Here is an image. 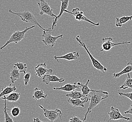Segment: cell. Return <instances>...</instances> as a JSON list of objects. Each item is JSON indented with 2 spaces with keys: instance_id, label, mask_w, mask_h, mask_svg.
Segmentation results:
<instances>
[{
  "instance_id": "6da1fadb",
  "label": "cell",
  "mask_w": 132,
  "mask_h": 122,
  "mask_svg": "<svg viewBox=\"0 0 132 122\" xmlns=\"http://www.w3.org/2000/svg\"><path fill=\"white\" fill-rule=\"evenodd\" d=\"M88 96L90 98V103L87 108V111L85 113L84 117L83 120L85 121L87 118V116L92 111L93 109L95 108L101 102L105 99L108 97V94H106L102 92H91L89 93Z\"/></svg>"
},
{
  "instance_id": "7a4b0ae2",
  "label": "cell",
  "mask_w": 132,
  "mask_h": 122,
  "mask_svg": "<svg viewBox=\"0 0 132 122\" xmlns=\"http://www.w3.org/2000/svg\"><path fill=\"white\" fill-rule=\"evenodd\" d=\"M9 12L10 13L13 14L14 15H15L16 16L19 17L21 19V21L23 22H24L27 23H31V24H36L43 31L46 30V29L42 27L41 25L39 23L37 19L35 18L33 13H32L31 12L27 10H25L23 12L16 13L15 12H14L13 11H12L11 9H10L9 10Z\"/></svg>"
},
{
  "instance_id": "3957f363",
  "label": "cell",
  "mask_w": 132,
  "mask_h": 122,
  "mask_svg": "<svg viewBox=\"0 0 132 122\" xmlns=\"http://www.w3.org/2000/svg\"><path fill=\"white\" fill-rule=\"evenodd\" d=\"M76 40L77 41H78L79 43V45L82 47V48L84 49L86 51V52L87 53L89 58H90L91 61L92 62V63L95 69H96L97 71L103 72V73H105L106 72H107L108 71L107 69L103 65H102V64H101L100 62L99 61H98L97 59H96L93 56L92 54L90 53L89 49H88L87 46L86 45L85 43L82 41L80 39L79 35L77 36L76 37Z\"/></svg>"
},
{
  "instance_id": "277c9868",
  "label": "cell",
  "mask_w": 132,
  "mask_h": 122,
  "mask_svg": "<svg viewBox=\"0 0 132 122\" xmlns=\"http://www.w3.org/2000/svg\"><path fill=\"white\" fill-rule=\"evenodd\" d=\"M35 25H33L32 27H26L25 29L23 31H14L13 33L11 35V37L9 38V39L6 41V42L3 45L2 47H0V50H2L4 48H5L9 44H11V43H15V44H17L21 41L22 40L24 39L25 37V35L27 32H28L30 30L32 29V28H35Z\"/></svg>"
},
{
  "instance_id": "5b68a950",
  "label": "cell",
  "mask_w": 132,
  "mask_h": 122,
  "mask_svg": "<svg viewBox=\"0 0 132 122\" xmlns=\"http://www.w3.org/2000/svg\"><path fill=\"white\" fill-rule=\"evenodd\" d=\"M52 30L51 28H49L48 29L43 31V33L42 35V37L43 39L42 40V42L45 44V45L50 47H54L57 40L59 38L63 37V35L61 34L57 36H54L51 34V31Z\"/></svg>"
},
{
  "instance_id": "8992f818",
  "label": "cell",
  "mask_w": 132,
  "mask_h": 122,
  "mask_svg": "<svg viewBox=\"0 0 132 122\" xmlns=\"http://www.w3.org/2000/svg\"><path fill=\"white\" fill-rule=\"evenodd\" d=\"M39 107L43 110L44 115L45 117L49 120L50 122H54L58 119V117H60L62 121V116L63 115V113L60 109H57L55 110H48V109L44 108L41 105H39Z\"/></svg>"
},
{
  "instance_id": "52a82bcc",
  "label": "cell",
  "mask_w": 132,
  "mask_h": 122,
  "mask_svg": "<svg viewBox=\"0 0 132 122\" xmlns=\"http://www.w3.org/2000/svg\"><path fill=\"white\" fill-rule=\"evenodd\" d=\"M65 12H67L68 13L71 14L73 16H75V18L77 20L79 21H86L90 23L93 26H99L100 25L99 23H95L92 21L90 19L87 18L84 15V12L82 11H80L79 8H75L72 10V11L71 12L67 11V10L64 11Z\"/></svg>"
},
{
  "instance_id": "ba28073f",
  "label": "cell",
  "mask_w": 132,
  "mask_h": 122,
  "mask_svg": "<svg viewBox=\"0 0 132 122\" xmlns=\"http://www.w3.org/2000/svg\"><path fill=\"white\" fill-rule=\"evenodd\" d=\"M38 5L40 15L45 14L54 18L56 17V15L53 13V8L50 7L47 0H40L38 3Z\"/></svg>"
},
{
  "instance_id": "9c48e42d",
  "label": "cell",
  "mask_w": 132,
  "mask_h": 122,
  "mask_svg": "<svg viewBox=\"0 0 132 122\" xmlns=\"http://www.w3.org/2000/svg\"><path fill=\"white\" fill-rule=\"evenodd\" d=\"M113 39L111 37H108L103 38L102 39V49L100 52L103 51L110 50L112 48L116 46L126 44H130L131 41H125L122 42L114 43L112 42Z\"/></svg>"
},
{
  "instance_id": "30bf717a",
  "label": "cell",
  "mask_w": 132,
  "mask_h": 122,
  "mask_svg": "<svg viewBox=\"0 0 132 122\" xmlns=\"http://www.w3.org/2000/svg\"><path fill=\"white\" fill-rule=\"evenodd\" d=\"M109 117L110 120H118L124 119L127 121H130L132 119L129 117H124L122 115L119 109L114 107L112 106L111 108V111L108 113Z\"/></svg>"
},
{
  "instance_id": "8fae6325",
  "label": "cell",
  "mask_w": 132,
  "mask_h": 122,
  "mask_svg": "<svg viewBox=\"0 0 132 122\" xmlns=\"http://www.w3.org/2000/svg\"><path fill=\"white\" fill-rule=\"evenodd\" d=\"M36 75L39 77H43L46 74H52L53 71L52 69H48L47 67V64H41L37 65L35 68Z\"/></svg>"
},
{
  "instance_id": "7c38bea8",
  "label": "cell",
  "mask_w": 132,
  "mask_h": 122,
  "mask_svg": "<svg viewBox=\"0 0 132 122\" xmlns=\"http://www.w3.org/2000/svg\"><path fill=\"white\" fill-rule=\"evenodd\" d=\"M60 1L61 2L60 11L58 16H56V17L54 19L52 22V25L51 27V29L52 30L56 26V24L57 23L58 20L62 17L63 12H64V11L67 9L69 5V0H60Z\"/></svg>"
},
{
  "instance_id": "4fadbf2b",
  "label": "cell",
  "mask_w": 132,
  "mask_h": 122,
  "mask_svg": "<svg viewBox=\"0 0 132 122\" xmlns=\"http://www.w3.org/2000/svg\"><path fill=\"white\" fill-rule=\"evenodd\" d=\"M90 82V80L89 79H87V82L86 84H83L82 83L79 82L77 83V84L80 86L81 87V92H82L83 94L86 97H87L89 95V93L91 92H102V93H104L106 94H109V93L108 92L106 91H103L102 90H92L88 86V84Z\"/></svg>"
},
{
  "instance_id": "5bb4252c",
  "label": "cell",
  "mask_w": 132,
  "mask_h": 122,
  "mask_svg": "<svg viewBox=\"0 0 132 122\" xmlns=\"http://www.w3.org/2000/svg\"><path fill=\"white\" fill-rule=\"evenodd\" d=\"M65 80L63 78L59 77L52 74H48L44 75L42 79V82L46 85H48L50 82L62 83L64 82Z\"/></svg>"
},
{
  "instance_id": "9a60e30c",
  "label": "cell",
  "mask_w": 132,
  "mask_h": 122,
  "mask_svg": "<svg viewBox=\"0 0 132 122\" xmlns=\"http://www.w3.org/2000/svg\"><path fill=\"white\" fill-rule=\"evenodd\" d=\"M80 56L79 52H70L69 53L66 54L62 56H54V59L59 62L58 59H65L68 61H73V60H76L79 58Z\"/></svg>"
},
{
  "instance_id": "2e32d148",
  "label": "cell",
  "mask_w": 132,
  "mask_h": 122,
  "mask_svg": "<svg viewBox=\"0 0 132 122\" xmlns=\"http://www.w3.org/2000/svg\"><path fill=\"white\" fill-rule=\"evenodd\" d=\"M89 99L87 97L84 98L83 100H81L80 99H73L69 98L67 100V101L69 102L72 106L75 108L81 107L82 108H84L85 104L87 103Z\"/></svg>"
},
{
  "instance_id": "e0dca14e",
  "label": "cell",
  "mask_w": 132,
  "mask_h": 122,
  "mask_svg": "<svg viewBox=\"0 0 132 122\" xmlns=\"http://www.w3.org/2000/svg\"><path fill=\"white\" fill-rule=\"evenodd\" d=\"M81 88L80 86L77 84L76 83H74L73 84H66L64 85L61 86L60 88H53L54 90H56L63 91L65 92H71L74 91L76 89H79Z\"/></svg>"
},
{
  "instance_id": "ac0fdd59",
  "label": "cell",
  "mask_w": 132,
  "mask_h": 122,
  "mask_svg": "<svg viewBox=\"0 0 132 122\" xmlns=\"http://www.w3.org/2000/svg\"><path fill=\"white\" fill-rule=\"evenodd\" d=\"M48 94H45L42 89H40L39 88H35V90L34 91V93H32V97L34 100H40L42 99H46L47 98Z\"/></svg>"
},
{
  "instance_id": "d6986e66",
  "label": "cell",
  "mask_w": 132,
  "mask_h": 122,
  "mask_svg": "<svg viewBox=\"0 0 132 122\" xmlns=\"http://www.w3.org/2000/svg\"><path fill=\"white\" fill-rule=\"evenodd\" d=\"M10 77L12 83H14L20 77V72L19 71V69L16 65H14L11 69Z\"/></svg>"
},
{
  "instance_id": "ffe728a7",
  "label": "cell",
  "mask_w": 132,
  "mask_h": 122,
  "mask_svg": "<svg viewBox=\"0 0 132 122\" xmlns=\"http://www.w3.org/2000/svg\"><path fill=\"white\" fill-rule=\"evenodd\" d=\"M132 72V63L128 62L127 66L125 67L121 72L118 73H114L113 74V77L114 78H119L123 75Z\"/></svg>"
},
{
  "instance_id": "44dd1931",
  "label": "cell",
  "mask_w": 132,
  "mask_h": 122,
  "mask_svg": "<svg viewBox=\"0 0 132 122\" xmlns=\"http://www.w3.org/2000/svg\"><path fill=\"white\" fill-rule=\"evenodd\" d=\"M16 90V88L15 85L13 86H11V84H10L9 86L3 88L2 90L0 91V98L10 94L11 93L15 91Z\"/></svg>"
},
{
  "instance_id": "7402d4cb",
  "label": "cell",
  "mask_w": 132,
  "mask_h": 122,
  "mask_svg": "<svg viewBox=\"0 0 132 122\" xmlns=\"http://www.w3.org/2000/svg\"><path fill=\"white\" fill-rule=\"evenodd\" d=\"M20 97V93H11L7 96H4L1 98L10 102H16L19 100Z\"/></svg>"
},
{
  "instance_id": "603a6c76",
  "label": "cell",
  "mask_w": 132,
  "mask_h": 122,
  "mask_svg": "<svg viewBox=\"0 0 132 122\" xmlns=\"http://www.w3.org/2000/svg\"><path fill=\"white\" fill-rule=\"evenodd\" d=\"M116 26L117 27H122L127 22L132 20V16H122L121 18H117Z\"/></svg>"
},
{
  "instance_id": "cb8c5ba5",
  "label": "cell",
  "mask_w": 132,
  "mask_h": 122,
  "mask_svg": "<svg viewBox=\"0 0 132 122\" xmlns=\"http://www.w3.org/2000/svg\"><path fill=\"white\" fill-rule=\"evenodd\" d=\"M129 88L132 89V78L131 77L130 73H127V79L119 88L120 89L126 90Z\"/></svg>"
},
{
  "instance_id": "d4e9b609",
  "label": "cell",
  "mask_w": 132,
  "mask_h": 122,
  "mask_svg": "<svg viewBox=\"0 0 132 122\" xmlns=\"http://www.w3.org/2000/svg\"><path fill=\"white\" fill-rule=\"evenodd\" d=\"M66 96L68 98L73 99H81L85 97V96L83 94L82 92L74 90L71 91V93L66 94Z\"/></svg>"
},
{
  "instance_id": "484cf974",
  "label": "cell",
  "mask_w": 132,
  "mask_h": 122,
  "mask_svg": "<svg viewBox=\"0 0 132 122\" xmlns=\"http://www.w3.org/2000/svg\"><path fill=\"white\" fill-rule=\"evenodd\" d=\"M14 65H16L17 68L19 69V71L21 73H23L24 74L26 73L27 66L26 64H24L23 63L20 62H18L14 64Z\"/></svg>"
},
{
  "instance_id": "4316f807",
  "label": "cell",
  "mask_w": 132,
  "mask_h": 122,
  "mask_svg": "<svg viewBox=\"0 0 132 122\" xmlns=\"http://www.w3.org/2000/svg\"><path fill=\"white\" fill-rule=\"evenodd\" d=\"M6 100H4V107L3 109V111L4 113V117H5V122H13L14 120L11 117V116L8 114L7 108V102Z\"/></svg>"
},
{
  "instance_id": "83f0119b",
  "label": "cell",
  "mask_w": 132,
  "mask_h": 122,
  "mask_svg": "<svg viewBox=\"0 0 132 122\" xmlns=\"http://www.w3.org/2000/svg\"><path fill=\"white\" fill-rule=\"evenodd\" d=\"M20 113V109L19 106H14L11 110V115L14 117H18Z\"/></svg>"
},
{
  "instance_id": "f1b7e54d",
  "label": "cell",
  "mask_w": 132,
  "mask_h": 122,
  "mask_svg": "<svg viewBox=\"0 0 132 122\" xmlns=\"http://www.w3.org/2000/svg\"><path fill=\"white\" fill-rule=\"evenodd\" d=\"M30 77H31V73H30L28 72V73H26V74H24L23 80H24V84L25 85H27L28 84L29 81H30Z\"/></svg>"
},
{
  "instance_id": "f546056e",
  "label": "cell",
  "mask_w": 132,
  "mask_h": 122,
  "mask_svg": "<svg viewBox=\"0 0 132 122\" xmlns=\"http://www.w3.org/2000/svg\"><path fill=\"white\" fill-rule=\"evenodd\" d=\"M118 94L120 96H124L127 98L129 99L130 100L132 101V92L129 93H123L120 92H118Z\"/></svg>"
},
{
  "instance_id": "4dcf8cb0",
  "label": "cell",
  "mask_w": 132,
  "mask_h": 122,
  "mask_svg": "<svg viewBox=\"0 0 132 122\" xmlns=\"http://www.w3.org/2000/svg\"><path fill=\"white\" fill-rule=\"evenodd\" d=\"M69 121L72 122H85L83 120H81L80 119H79L78 117H76V116H73V117H71V118L70 119Z\"/></svg>"
},
{
  "instance_id": "1f68e13d",
  "label": "cell",
  "mask_w": 132,
  "mask_h": 122,
  "mask_svg": "<svg viewBox=\"0 0 132 122\" xmlns=\"http://www.w3.org/2000/svg\"><path fill=\"white\" fill-rule=\"evenodd\" d=\"M124 114H125L132 115V104L131 105V106L129 108L128 110L124 112Z\"/></svg>"
},
{
  "instance_id": "d6a6232c",
  "label": "cell",
  "mask_w": 132,
  "mask_h": 122,
  "mask_svg": "<svg viewBox=\"0 0 132 122\" xmlns=\"http://www.w3.org/2000/svg\"><path fill=\"white\" fill-rule=\"evenodd\" d=\"M34 122H42V121H41L39 119V118H34Z\"/></svg>"
},
{
  "instance_id": "836d02e7",
  "label": "cell",
  "mask_w": 132,
  "mask_h": 122,
  "mask_svg": "<svg viewBox=\"0 0 132 122\" xmlns=\"http://www.w3.org/2000/svg\"></svg>"
}]
</instances>
